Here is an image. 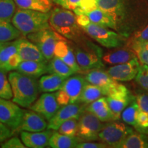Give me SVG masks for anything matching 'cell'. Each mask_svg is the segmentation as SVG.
Instances as JSON below:
<instances>
[{
  "mask_svg": "<svg viewBox=\"0 0 148 148\" xmlns=\"http://www.w3.org/2000/svg\"><path fill=\"white\" fill-rule=\"evenodd\" d=\"M8 79L13 93L12 101L18 106L29 108L36 100L39 92L36 78L16 71H10Z\"/></svg>",
  "mask_w": 148,
  "mask_h": 148,
  "instance_id": "obj_1",
  "label": "cell"
},
{
  "mask_svg": "<svg viewBox=\"0 0 148 148\" xmlns=\"http://www.w3.org/2000/svg\"><path fill=\"white\" fill-rule=\"evenodd\" d=\"M49 25L64 38L80 42L83 30L77 23L76 15L70 10L56 8L51 12Z\"/></svg>",
  "mask_w": 148,
  "mask_h": 148,
  "instance_id": "obj_2",
  "label": "cell"
},
{
  "mask_svg": "<svg viewBox=\"0 0 148 148\" xmlns=\"http://www.w3.org/2000/svg\"><path fill=\"white\" fill-rule=\"evenodd\" d=\"M51 12L18 9L12 16V23L23 36L50 28L49 18Z\"/></svg>",
  "mask_w": 148,
  "mask_h": 148,
  "instance_id": "obj_3",
  "label": "cell"
},
{
  "mask_svg": "<svg viewBox=\"0 0 148 148\" xmlns=\"http://www.w3.org/2000/svg\"><path fill=\"white\" fill-rule=\"evenodd\" d=\"M27 38L39 48L48 62L54 56V49L56 42L66 38L50 27L27 34Z\"/></svg>",
  "mask_w": 148,
  "mask_h": 148,
  "instance_id": "obj_4",
  "label": "cell"
},
{
  "mask_svg": "<svg viewBox=\"0 0 148 148\" xmlns=\"http://www.w3.org/2000/svg\"><path fill=\"white\" fill-rule=\"evenodd\" d=\"M90 38L106 48H116L123 45L124 40L118 33L110 30L108 27L91 23L82 27Z\"/></svg>",
  "mask_w": 148,
  "mask_h": 148,
  "instance_id": "obj_5",
  "label": "cell"
},
{
  "mask_svg": "<svg viewBox=\"0 0 148 148\" xmlns=\"http://www.w3.org/2000/svg\"><path fill=\"white\" fill-rule=\"evenodd\" d=\"M133 132L131 127L113 121L105 124L99 133V140L108 147L119 148L127 136Z\"/></svg>",
  "mask_w": 148,
  "mask_h": 148,
  "instance_id": "obj_6",
  "label": "cell"
},
{
  "mask_svg": "<svg viewBox=\"0 0 148 148\" xmlns=\"http://www.w3.org/2000/svg\"><path fill=\"white\" fill-rule=\"evenodd\" d=\"M103 123L95 114L84 111L78 119L77 136L82 141L98 140L99 133L106 124Z\"/></svg>",
  "mask_w": 148,
  "mask_h": 148,
  "instance_id": "obj_7",
  "label": "cell"
},
{
  "mask_svg": "<svg viewBox=\"0 0 148 148\" xmlns=\"http://www.w3.org/2000/svg\"><path fill=\"white\" fill-rule=\"evenodd\" d=\"M72 48L81 73H86L90 70L103 67V62L101 60L103 54L99 47L95 46L89 49H84L79 47Z\"/></svg>",
  "mask_w": 148,
  "mask_h": 148,
  "instance_id": "obj_8",
  "label": "cell"
},
{
  "mask_svg": "<svg viewBox=\"0 0 148 148\" xmlns=\"http://www.w3.org/2000/svg\"><path fill=\"white\" fill-rule=\"evenodd\" d=\"M24 110L17 103L0 97V122L12 130H18L21 125Z\"/></svg>",
  "mask_w": 148,
  "mask_h": 148,
  "instance_id": "obj_9",
  "label": "cell"
},
{
  "mask_svg": "<svg viewBox=\"0 0 148 148\" xmlns=\"http://www.w3.org/2000/svg\"><path fill=\"white\" fill-rule=\"evenodd\" d=\"M86 104L79 101L63 106L59 108L56 113L49 120L47 128L58 130L64 121L73 118L78 119L83 112L86 111Z\"/></svg>",
  "mask_w": 148,
  "mask_h": 148,
  "instance_id": "obj_10",
  "label": "cell"
},
{
  "mask_svg": "<svg viewBox=\"0 0 148 148\" xmlns=\"http://www.w3.org/2000/svg\"><path fill=\"white\" fill-rule=\"evenodd\" d=\"M139 61L134 58L123 64H115L107 70L109 75L116 81L128 82L135 78L139 69Z\"/></svg>",
  "mask_w": 148,
  "mask_h": 148,
  "instance_id": "obj_11",
  "label": "cell"
},
{
  "mask_svg": "<svg viewBox=\"0 0 148 148\" xmlns=\"http://www.w3.org/2000/svg\"><path fill=\"white\" fill-rule=\"evenodd\" d=\"M60 107L56 97V93L44 92L29 108L42 114L49 121L56 113Z\"/></svg>",
  "mask_w": 148,
  "mask_h": 148,
  "instance_id": "obj_12",
  "label": "cell"
},
{
  "mask_svg": "<svg viewBox=\"0 0 148 148\" xmlns=\"http://www.w3.org/2000/svg\"><path fill=\"white\" fill-rule=\"evenodd\" d=\"M46 119L42 114L32 110H24L21 123L18 130L27 132H41L48 126Z\"/></svg>",
  "mask_w": 148,
  "mask_h": 148,
  "instance_id": "obj_13",
  "label": "cell"
},
{
  "mask_svg": "<svg viewBox=\"0 0 148 148\" xmlns=\"http://www.w3.org/2000/svg\"><path fill=\"white\" fill-rule=\"evenodd\" d=\"M85 79L88 83L101 88L104 95H108L111 88L117 83V81L112 79L107 71L100 69L90 70L85 73Z\"/></svg>",
  "mask_w": 148,
  "mask_h": 148,
  "instance_id": "obj_14",
  "label": "cell"
},
{
  "mask_svg": "<svg viewBox=\"0 0 148 148\" xmlns=\"http://www.w3.org/2000/svg\"><path fill=\"white\" fill-rule=\"evenodd\" d=\"M53 132L54 130L51 129L36 132L21 131V138L26 147L44 148L49 145V139Z\"/></svg>",
  "mask_w": 148,
  "mask_h": 148,
  "instance_id": "obj_15",
  "label": "cell"
},
{
  "mask_svg": "<svg viewBox=\"0 0 148 148\" xmlns=\"http://www.w3.org/2000/svg\"><path fill=\"white\" fill-rule=\"evenodd\" d=\"M16 43L17 52L21 57L22 61L32 60L47 62V60L40 51L39 48L34 42L19 37L16 39Z\"/></svg>",
  "mask_w": 148,
  "mask_h": 148,
  "instance_id": "obj_16",
  "label": "cell"
},
{
  "mask_svg": "<svg viewBox=\"0 0 148 148\" xmlns=\"http://www.w3.org/2000/svg\"><path fill=\"white\" fill-rule=\"evenodd\" d=\"M87 82L84 77L75 75L66 78L60 89L65 91L69 96L71 103H75L78 101L83 88Z\"/></svg>",
  "mask_w": 148,
  "mask_h": 148,
  "instance_id": "obj_17",
  "label": "cell"
},
{
  "mask_svg": "<svg viewBox=\"0 0 148 148\" xmlns=\"http://www.w3.org/2000/svg\"><path fill=\"white\" fill-rule=\"evenodd\" d=\"M97 7L110 14L117 25L124 18L125 7L123 0H97Z\"/></svg>",
  "mask_w": 148,
  "mask_h": 148,
  "instance_id": "obj_18",
  "label": "cell"
},
{
  "mask_svg": "<svg viewBox=\"0 0 148 148\" xmlns=\"http://www.w3.org/2000/svg\"><path fill=\"white\" fill-rule=\"evenodd\" d=\"M137 58L136 53L132 49H118L116 50L107 52L101 56L103 62L108 64H123L129 61Z\"/></svg>",
  "mask_w": 148,
  "mask_h": 148,
  "instance_id": "obj_19",
  "label": "cell"
},
{
  "mask_svg": "<svg viewBox=\"0 0 148 148\" xmlns=\"http://www.w3.org/2000/svg\"><path fill=\"white\" fill-rule=\"evenodd\" d=\"M20 73L38 78L48 73L47 62L40 61H22L16 69Z\"/></svg>",
  "mask_w": 148,
  "mask_h": 148,
  "instance_id": "obj_20",
  "label": "cell"
},
{
  "mask_svg": "<svg viewBox=\"0 0 148 148\" xmlns=\"http://www.w3.org/2000/svg\"><path fill=\"white\" fill-rule=\"evenodd\" d=\"M66 79V77L53 73L42 75L38 81L39 91L51 92L60 90Z\"/></svg>",
  "mask_w": 148,
  "mask_h": 148,
  "instance_id": "obj_21",
  "label": "cell"
},
{
  "mask_svg": "<svg viewBox=\"0 0 148 148\" xmlns=\"http://www.w3.org/2000/svg\"><path fill=\"white\" fill-rule=\"evenodd\" d=\"M81 14H85L89 18L91 23L97 24L108 28L117 29V23L110 14L99 8H95L88 12H84Z\"/></svg>",
  "mask_w": 148,
  "mask_h": 148,
  "instance_id": "obj_22",
  "label": "cell"
},
{
  "mask_svg": "<svg viewBox=\"0 0 148 148\" xmlns=\"http://www.w3.org/2000/svg\"><path fill=\"white\" fill-rule=\"evenodd\" d=\"M82 141L78 136H70L54 132L49 141V147L53 148H73Z\"/></svg>",
  "mask_w": 148,
  "mask_h": 148,
  "instance_id": "obj_23",
  "label": "cell"
},
{
  "mask_svg": "<svg viewBox=\"0 0 148 148\" xmlns=\"http://www.w3.org/2000/svg\"><path fill=\"white\" fill-rule=\"evenodd\" d=\"M16 5L21 9H27L48 12L52 7L51 0H14Z\"/></svg>",
  "mask_w": 148,
  "mask_h": 148,
  "instance_id": "obj_24",
  "label": "cell"
},
{
  "mask_svg": "<svg viewBox=\"0 0 148 148\" xmlns=\"http://www.w3.org/2000/svg\"><path fill=\"white\" fill-rule=\"evenodd\" d=\"M47 70L49 73L56 74L66 78H68L75 73L71 68L69 67L62 59L55 56L48 62Z\"/></svg>",
  "mask_w": 148,
  "mask_h": 148,
  "instance_id": "obj_25",
  "label": "cell"
},
{
  "mask_svg": "<svg viewBox=\"0 0 148 148\" xmlns=\"http://www.w3.org/2000/svg\"><path fill=\"white\" fill-rule=\"evenodd\" d=\"M134 97L130 96V97H109L107 96L106 99L108 101V106L110 107L112 114L115 118L116 121L119 120L121 116V113L123 110L128 106V104L131 102L132 99Z\"/></svg>",
  "mask_w": 148,
  "mask_h": 148,
  "instance_id": "obj_26",
  "label": "cell"
},
{
  "mask_svg": "<svg viewBox=\"0 0 148 148\" xmlns=\"http://www.w3.org/2000/svg\"><path fill=\"white\" fill-rule=\"evenodd\" d=\"M21 34V32L10 23V21L0 18V41H12L19 38Z\"/></svg>",
  "mask_w": 148,
  "mask_h": 148,
  "instance_id": "obj_27",
  "label": "cell"
},
{
  "mask_svg": "<svg viewBox=\"0 0 148 148\" xmlns=\"http://www.w3.org/2000/svg\"><path fill=\"white\" fill-rule=\"evenodd\" d=\"M102 95L104 94L101 88L87 82L83 88L78 101L88 105L101 97Z\"/></svg>",
  "mask_w": 148,
  "mask_h": 148,
  "instance_id": "obj_28",
  "label": "cell"
},
{
  "mask_svg": "<svg viewBox=\"0 0 148 148\" xmlns=\"http://www.w3.org/2000/svg\"><path fill=\"white\" fill-rule=\"evenodd\" d=\"M148 137L145 134L133 132L127 136L119 148H147Z\"/></svg>",
  "mask_w": 148,
  "mask_h": 148,
  "instance_id": "obj_29",
  "label": "cell"
},
{
  "mask_svg": "<svg viewBox=\"0 0 148 148\" xmlns=\"http://www.w3.org/2000/svg\"><path fill=\"white\" fill-rule=\"evenodd\" d=\"M17 52L16 39L14 41L5 42L0 49V70L5 71L7 64L12 55Z\"/></svg>",
  "mask_w": 148,
  "mask_h": 148,
  "instance_id": "obj_30",
  "label": "cell"
},
{
  "mask_svg": "<svg viewBox=\"0 0 148 148\" xmlns=\"http://www.w3.org/2000/svg\"><path fill=\"white\" fill-rule=\"evenodd\" d=\"M138 111H139V107L136 102V97H134L128 106L122 112L121 119L127 125L134 127Z\"/></svg>",
  "mask_w": 148,
  "mask_h": 148,
  "instance_id": "obj_31",
  "label": "cell"
},
{
  "mask_svg": "<svg viewBox=\"0 0 148 148\" xmlns=\"http://www.w3.org/2000/svg\"><path fill=\"white\" fill-rule=\"evenodd\" d=\"M130 47L136 53L140 63L148 66V42L132 39Z\"/></svg>",
  "mask_w": 148,
  "mask_h": 148,
  "instance_id": "obj_32",
  "label": "cell"
},
{
  "mask_svg": "<svg viewBox=\"0 0 148 148\" xmlns=\"http://www.w3.org/2000/svg\"><path fill=\"white\" fill-rule=\"evenodd\" d=\"M14 0H0V18L11 21L16 12Z\"/></svg>",
  "mask_w": 148,
  "mask_h": 148,
  "instance_id": "obj_33",
  "label": "cell"
},
{
  "mask_svg": "<svg viewBox=\"0 0 148 148\" xmlns=\"http://www.w3.org/2000/svg\"><path fill=\"white\" fill-rule=\"evenodd\" d=\"M6 73L7 72L0 70V97L10 99L13 97V93Z\"/></svg>",
  "mask_w": 148,
  "mask_h": 148,
  "instance_id": "obj_34",
  "label": "cell"
},
{
  "mask_svg": "<svg viewBox=\"0 0 148 148\" xmlns=\"http://www.w3.org/2000/svg\"><path fill=\"white\" fill-rule=\"evenodd\" d=\"M77 128H78V119L73 118L64 121L59 127L58 131L60 134L67 135V136H77Z\"/></svg>",
  "mask_w": 148,
  "mask_h": 148,
  "instance_id": "obj_35",
  "label": "cell"
},
{
  "mask_svg": "<svg viewBox=\"0 0 148 148\" xmlns=\"http://www.w3.org/2000/svg\"><path fill=\"white\" fill-rule=\"evenodd\" d=\"M134 127L138 132L148 134V113L139 109Z\"/></svg>",
  "mask_w": 148,
  "mask_h": 148,
  "instance_id": "obj_36",
  "label": "cell"
},
{
  "mask_svg": "<svg viewBox=\"0 0 148 148\" xmlns=\"http://www.w3.org/2000/svg\"><path fill=\"white\" fill-rule=\"evenodd\" d=\"M135 80L138 85L148 92V66L146 64H140L139 69L136 77Z\"/></svg>",
  "mask_w": 148,
  "mask_h": 148,
  "instance_id": "obj_37",
  "label": "cell"
},
{
  "mask_svg": "<svg viewBox=\"0 0 148 148\" xmlns=\"http://www.w3.org/2000/svg\"><path fill=\"white\" fill-rule=\"evenodd\" d=\"M62 60L64 61L65 63L67 64L69 67H71L72 70L74 71V73H81V70L79 69L78 64H77L76 58H75V53L73 50V48L70 47L69 51L68 52L67 55L65 57H64L63 58H62Z\"/></svg>",
  "mask_w": 148,
  "mask_h": 148,
  "instance_id": "obj_38",
  "label": "cell"
},
{
  "mask_svg": "<svg viewBox=\"0 0 148 148\" xmlns=\"http://www.w3.org/2000/svg\"><path fill=\"white\" fill-rule=\"evenodd\" d=\"M70 46L67 42L66 41V39L60 40L56 42L54 49V56L58 57L60 58H63L67 55L69 52Z\"/></svg>",
  "mask_w": 148,
  "mask_h": 148,
  "instance_id": "obj_39",
  "label": "cell"
},
{
  "mask_svg": "<svg viewBox=\"0 0 148 148\" xmlns=\"http://www.w3.org/2000/svg\"><path fill=\"white\" fill-rule=\"evenodd\" d=\"M2 148H25L26 147L21 140L16 136L10 137L1 144Z\"/></svg>",
  "mask_w": 148,
  "mask_h": 148,
  "instance_id": "obj_40",
  "label": "cell"
},
{
  "mask_svg": "<svg viewBox=\"0 0 148 148\" xmlns=\"http://www.w3.org/2000/svg\"><path fill=\"white\" fill-rule=\"evenodd\" d=\"M140 110L148 113V93L147 92H140L136 97Z\"/></svg>",
  "mask_w": 148,
  "mask_h": 148,
  "instance_id": "obj_41",
  "label": "cell"
},
{
  "mask_svg": "<svg viewBox=\"0 0 148 148\" xmlns=\"http://www.w3.org/2000/svg\"><path fill=\"white\" fill-rule=\"evenodd\" d=\"M53 1L63 8L73 10L78 6L80 0H53Z\"/></svg>",
  "mask_w": 148,
  "mask_h": 148,
  "instance_id": "obj_42",
  "label": "cell"
},
{
  "mask_svg": "<svg viewBox=\"0 0 148 148\" xmlns=\"http://www.w3.org/2000/svg\"><path fill=\"white\" fill-rule=\"evenodd\" d=\"M13 130L0 122V144L8 139L13 135Z\"/></svg>",
  "mask_w": 148,
  "mask_h": 148,
  "instance_id": "obj_43",
  "label": "cell"
},
{
  "mask_svg": "<svg viewBox=\"0 0 148 148\" xmlns=\"http://www.w3.org/2000/svg\"><path fill=\"white\" fill-rule=\"evenodd\" d=\"M56 93V99L58 101L59 104L60 106H66V105L71 103L70 102V97L69 96L66 94L65 91H64L63 90L60 89Z\"/></svg>",
  "mask_w": 148,
  "mask_h": 148,
  "instance_id": "obj_44",
  "label": "cell"
},
{
  "mask_svg": "<svg viewBox=\"0 0 148 148\" xmlns=\"http://www.w3.org/2000/svg\"><path fill=\"white\" fill-rule=\"evenodd\" d=\"M108 146L104 143H93V142H82L80 141L77 144V148H105Z\"/></svg>",
  "mask_w": 148,
  "mask_h": 148,
  "instance_id": "obj_45",
  "label": "cell"
},
{
  "mask_svg": "<svg viewBox=\"0 0 148 148\" xmlns=\"http://www.w3.org/2000/svg\"><path fill=\"white\" fill-rule=\"evenodd\" d=\"M133 40H139V41L148 42V24L145 28L136 32L133 37Z\"/></svg>",
  "mask_w": 148,
  "mask_h": 148,
  "instance_id": "obj_46",
  "label": "cell"
},
{
  "mask_svg": "<svg viewBox=\"0 0 148 148\" xmlns=\"http://www.w3.org/2000/svg\"><path fill=\"white\" fill-rule=\"evenodd\" d=\"M77 23L81 27H83L87 25L90 23L89 18L85 14H81L79 15H76Z\"/></svg>",
  "mask_w": 148,
  "mask_h": 148,
  "instance_id": "obj_47",
  "label": "cell"
},
{
  "mask_svg": "<svg viewBox=\"0 0 148 148\" xmlns=\"http://www.w3.org/2000/svg\"><path fill=\"white\" fill-rule=\"evenodd\" d=\"M5 42H1V41H0V49H1V47H2V46H3V45H4Z\"/></svg>",
  "mask_w": 148,
  "mask_h": 148,
  "instance_id": "obj_48",
  "label": "cell"
}]
</instances>
